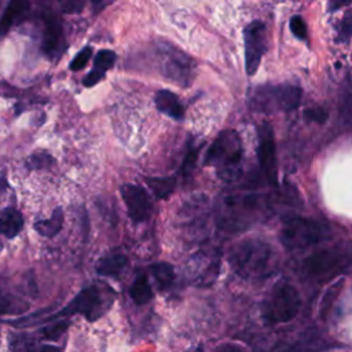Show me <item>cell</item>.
<instances>
[{"label": "cell", "instance_id": "603a6c76", "mask_svg": "<svg viewBox=\"0 0 352 352\" xmlns=\"http://www.w3.org/2000/svg\"><path fill=\"white\" fill-rule=\"evenodd\" d=\"M147 186L153 191L157 199H165L168 198L176 187V179L172 176L168 177H147L146 179Z\"/></svg>", "mask_w": 352, "mask_h": 352}, {"label": "cell", "instance_id": "8fae6325", "mask_svg": "<svg viewBox=\"0 0 352 352\" xmlns=\"http://www.w3.org/2000/svg\"><path fill=\"white\" fill-rule=\"evenodd\" d=\"M257 157L261 166V170L265 179L271 183H276L278 165H276V146H275V135L274 129L270 124L261 122L257 129Z\"/></svg>", "mask_w": 352, "mask_h": 352}, {"label": "cell", "instance_id": "44dd1931", "mask_svg": "<svg viewBox=\"0 0 352 352\" xmlns=\"http://www.w3.org/2000/svg\"><path fill=\"white\" fill-rule=\"evenodd\" d=\"M62 226H63V210L60 208H55L50 219L37 220L33 224V228L38 235L45 238H52L62 230Z\"/></svg>", "mask_w": 352, "mask_h": 352}, {"label": "cell", "instance_id": "30bf717a", "mask_svg": "<svg viewBox=\"0 0 352 352\" xmlns=\"http://www.w3.org/2000/svg\"><path fill=\"white\" fill-rule=\"evenodd\" d=\"M245 67L248 74H254L267 50V28L261 21L250 22L243 30Z\"/></svg>", "mask_w": 352, "mask_h": 352}, {"label": "cell", "instance_id": "9c48e42d", "mask_svg": "<svg viewBox=\"0 0 352 352\" xmlns=\"http://www.w3.org/2000/svg\"><path fill=\"white\" fill-rule=\"evenodd\" d=\"M157 48L161 58L162 73L179 85H190L194 77V60L172 43H158Z\"/></svg>", "mask_w": 352, "mask_h": 352}, {"label": "cell", "instance_id": "7c38bea8", "mask_svg": "<svg viewBox=\"0 0 352 352\" xmlns=\"http://www.w3.org/2000/svg\"><path fill=\"white\" fill-rule=\"evenodd\" d=\"M120 191L132 223L138 224L147 220L151 212V201L147 191L142 186L132 183L122 184Z\"/></svg>", "mask_w": 352, "mask_h": 352}, {"label": "cell", "instance_id": "1f68e13d", "mask_svg": "<svg viewBox=\"0 0 352 352\" xmlns=\"http://www.w3.org/2000/svg\"><path fill=\"white\" fill-rule=\"evenodd\" d=\"M12 294L6 289L3 283H0V315L12 311L14 307Z\"/></svg>", "mask_w": 352, "mask_h": 352}, {"label": "cell", "instance_id": "8992f818", "mask_svg": "<svg viewBox=\"0 0 352 352\" xmlns=\"http://www.w3.org/2000/svg\"><path fill=\"white\" fill-rule=\"evenodd\" d=\"M333 227L324 221L290 214L283 220L279 239L289 252H302L333 238Z\"/></svg>", "mask_w": 352, "mask_h": 352}, {"label": "cell", "instance_id": "ac0fdd59", "mask_svg": "<svg viewBox=\"0 0 352 352\" xmlns=\"http://www.w3.org/2000/svg\"><path fill=\"white\" fill-rule=\"evenodd\" d=\"M29 6L30 4L28 1H21V0H14L7 4L6 10L0 16V37L6 36L11 30L15 22L23 16Z\"/></svg>", "mask_w": 352, "mask_h": 352}, {"label": "cell", "instance_id": "d6986e66", "mask_svg": "<svg viewBox=\"0 0 352 352\" xmlns=\"http://www.w3.org/2000/svg\"><path fill=\"white\" fill-rule=\"evenodd\" d=\"M128 258L124 254L114 253L103 256L96 263V272L103 276H118V274L125 268Z\"/></svg>", "mask_w": 352, "mask_h": 352}, {"label": "cell", "instance_id": "e0dca14e", "mask_svg": "<svg viewBox=\"0 0 352 352\" xmlns=\"http://www.w3.org/2000/svg\"><path fill=\"white\" fill-rule=\"evenodd\" d=\"M23 228V216L15 208H4L0 212V235L12 239Z\"/></svg>", "mask_w": 352, "mask_h": 352}, {"label": "cell", "instance_id": "d6a6232c", "mask_svg": "<svg viewBox=\"0 0 352 352\" xmlns=\"http://www.w3.org/2000/svg\"><path fill=\"white\" fill-rule=\"evenodd\" d=\"M84 7L82 1H77V0H70V1H63L60 3V8L63 12H78L81 8Z\"/></svg>", "mask_w": 352, "mask_h": 352}, {"label": "cell", "instance_id": "2e32d148", "mask_svg": "<svg viewBox=\"0 0 352 352\" xmlns=\"http://www.w3.org/2000/svg\"><path fill=\"white\" fill-rule=\"evenodd\" d=\"M154 102H155V106L160 110V113H162V114H165V116H168L170 118H175L177 121L183 120V117H184V107L180 103V100L176 96V94H173L172 91H169V89H160L155 94Z\"/></svg>", "mask_w": 352, "mask_h": 352}, {"label": "cell", "instance_id": "cb8c5ba5", "mask_svg": "<svg viewBox=\"0 0 352 352\" xmlns=\"http://www.w3.org/2000/svg\"><path fill=\"white\" fill-rule=\"evenodd\" d=\"M70 324L69 319H59L51 323H47L41 329V338L45 341H56L60 338V336L65 334Z\"/></svg>", "mask_w": 352, "mask_h": 352}, {"label": "cell", "instance_id": "e575fe53", "mask_svg": "<svg viewBox=\"0 0 352 352\" xmlns=\"http://www.w3.org/2000/svg\"><path fill=\"white\" fill-rule=\"evenodd\" d=\"M186 352H204V346L202 345H194V346L188 348Z\"/></svg>", "mask_w": 352, "mask_h": 352}, {"label": "cell", "instance_id": "9a60e30c", "mask_svg": "<svg viewBox=\"0 0 352 352\" xmlns=\"http://www.w3.org/2000/svg\"><path fill=\"white\" fill-rule=\"evenodd\" d=\"M116 59H117V55L111 50L98 51L94 58V69L84 77L82 84L85 87L96 85L104 77L106 72L113 67V65L116 63Z\"/></svg>", "mask_w": 352, "mask_h": 352}, {"label": "cell", "instance_id": "6da1fadb", "mask_svg": "<svg viewBox=\"0 0 352 352\" xmlns=\"http://www.w3.org/2000/svg\"><path fill=\"white\" fill-rule=\"evenodd\" d=\"M268 201L254 192H232L220 198L216 209L217 228L226 234H236L265 214Z\"/></svg>", "mask_w": 352, "mask_h": 352}, {"label": "cell", "instance_id": "7a4b0ae2", "mask_svg": "<svg viewBox=\"0 0 352 352\" xmlns=\"http://www.w3.org/2000/svg\"><path fill=\"white\" fill-rule=\"evenodd\" d=\"M228 260L238 275L250 280L271 276L279 265V256L274 246L258 238L243 239L234 245Z\"/></svg>", "mask_w": 352, "mask_h": 352}, {"label": "cell", "instance_id": "5b68a950", "mask_svg": "<svg viewBox=\"0 0 352 352\" xmlns=\"http://www.w3.org/2000/svg\"><path fill=\"white\" fill-rule=\"evenodd\" d=\"M243 147L236 131L227 129L220 132L205 155V165L216 169V173L224 182H235L242 175Z\"/></svg>", "mask_w": 352, "mask_h": 352}, {"label": "cell", "instance_id": "3957f363", "mask_svg": "<svg viewBox=\"0 0 352 352\" xmlns=\"http://www.w3.org/2000/svg\"><path fill=\"white\" fill-rule=\"evenodd\" d=\"M352 268V241H338L312 252L302 263L304 274L319 283L329 282Z\"/></svg>", "mask_w": 352, "mask_h": 352}, {"label": "cell", "instance_id": "52a82bcc", "mask_svg": "<svg viewBox=\"0 0 352 352\" xmlns=\"http://www.w3.org/2000/svg\"><path fill=\"white\" fill-rule=\"evenodd\" d=\"M301 298L297 289L280 280L272 286L263 301L261 314L268 324L287 323L294 319L300 311Z\"/></svg>", "mask_w": 352, "mask_h": 352}, {"label": "cell", "instance_id": "4dcf8cb0", "mask_svg": "<svg viewBox=\"0 0 352 352\" xmlns=\"http://www.w3.org/2000/svg\"><path fill=\"white\" fill-rule=\"evenodd\" d=\"M19 352H62V348L52 344H34L26 342Z\"/></svg>", "mask_w": 352, "mask_h": 352}, {"label": "cell", "instance_id": "f1b7e54d", "mask_svg": "<svg viewBox=\"0 0 352 352\" xmlns=\"http://www.w3.org/2000/svg\"><path fill=\"white\" fill-rule=\"evenodd\" d=\"M337 33L341 41H348L352 37V12L344 15L337 28Z\"/></svg>", "mask_w": 352, "mask_h": 352}, {"label": "cell", "instance_id": "ffe728a7", "mask_svg": "<svg viewBox=\"0 0 352 352\" xmlns=\"http://www.w3.org/2000/svg\"><path fill=\"white\" fill-rule=\"evenodd\" d=\"M154 293L146 274H139L129 286V297L138 305H144L151 301Z\"/></svg>", "mask_w": 352, "mask_h": 352}, {"label": "cell", "instance_id": "ba28073f", "mask_svg": "<svg viewBox=\"0 0 352 352\" xmlns=\"http://www.w3.org/2000/svg\"><path fill=\"white\" fill-rule=\"evenodd\" d=\"M301 100V88L293 84L260 85L250 95V107L254 111L275 113L292 111L298 107Z\"/></svg>", "mask_w": 352, "mask_h": 352}, {"label": "cell", "instance_id": "277c9868", "mask_svg": "<svg viewBox=\"0 0 352 352\" xmlns=\"http://www.w3.org/2000/svg\"><path fill=\"white\" fill-rule=\"evenodd\" d=\"M113 301L114 292L110 287L94 283L81 289L62 309L41 318L36 324H47L73 315H81L88 322H96L110 309Z\"/></svg>", "mask_w": 352, "mask_h": 352}, {"label": "cell", "instance_id": "4316f807", "mask_svg": "<svg viewBox=\"0 0 352 352\" xmlns=\"http://www.w3.org/2000/svg\"><path fill=\"white\" fill-rule=\"evenodd\" d=\"M91 56H92V48H91L89 45L84 47V48H82L81 51H78L77 55L73 58V60H72L70 65H69V69H70L72 72H78V70H81L82 67H85V65L88 63V60L91 59Z\"/></svg>", "mask_w": 352, "mask_h": 352}, {"label": "cell", "instance_id": "d4e9b609", "mask_svg": "<svg viewBox=\"0 0 352 352\" xmlns=\"http://www.w3.org/2000/svg\"><path fill=\"white\" fill-rule=\"evenodd\" d=\"M199 150H201V146H195L192 142L188 143L187 153H186V155L183 158V162H182V166H180V173L184 177H188L192 173V170L195 168L198 154H199Z\"/></svg>", "mask_w": 352, "mask_h": 352}, {"label": "cell", "instance_id": "f546056e", "mask_svg": "<svg viewBox=\"0 0 352 352\" xmlns=\"http://www.w3.org/2000/svg\"><path fill=\"white\" fill-rule=\"evenodd\" d=\"M327 111L323 107H309L304 111V118L307 121L311 122H318V124H323L327 120Z\"/></svg>", "mask_w": 352, "mask_h": 352}, {"label": "cell", "instance_id": "484cf974", "mask_svg": "<svg viewBox=\"0 0 352 352\" xmlns=\"http://www.w3.org/2000/svg\"><path fill=\"white\" fill-rule=\"evenodd\" d=\"M54 162V158L48 153H33L28 161V166L32 169H44L50 168L51 164Z\"/></svg>", "mask_w": 352, "mask_h": 352}, {"label": "cell", "instance_id": "4fadbf2b", "mask_svg": "<svg viewBox=\"0 0 352 352\" xmlns=\"http://www.w3.org/2000/svg\"><path fill=\"white\" fill-rule=\"evenodd\" d=\"M43 29V51L50 59H58L66 48V37L60 19L50 12L45 14Z\"/></svg>", "mask_w": 352, "mask_h": 352}, {"label": "cell", "instance_id": "7402d4cb", "mask_svg": "<svg viewBox=\"0 0 352 352\" xmlns=\"http://www.w3.org/2000/svg\"><path fill=\"white\" fill-rule=\"evenodd\" d=\"M150 274L154 278L157 287L164 292L168 290L169 287H172L173 282H175V270L172 267V264L165 263V261H160V263H154L150 265Z\"/></svg>", "mask_w": 352, "mask_h": 352}, {"label": "cell", "instance_id": "83f0119b", "mask_svg": "<svg viewBox=\"0 0 352 352\" xmlns=\"http://www.w3.org/2000/svg\"><path fill=\"white\" fill-rule=\"evenodd\" d=\"M289 28L292 33L300 38V40H307L308 38V29L304 22V19L300 15H293L289 21Z\"/></svg>", "mask_w": 352, "mask_h": 352}, {"label": "cell", "instance_id": "5bb4252c", "mask_svg": "<svg viewBox=\"0 0 352 352\" xmlns=\"http://www.w3.org/2000/svg\"><path fill=\"white\" fill-rule=\"evenodd\" d=\"M219 257L213 252H198L188 263L192 282L197 285H210L219 274Z\"/></svg>", "mask_w": 352, "mask_h": 352}, {"label": "cell", "instance_id": "836d02e7", "mask_svg": "<svg viewBox=\"0 0 352 352\" xmlns=\"http://www.w3.org/2000/svg\"><path fill=\"white\" fill-rule=\"evenodd\" d=\"M214 352H242L241 346L236 345V344H232V342H224V344H220Z\"/></svg>", "mask_w": 352, "mask_h": 352}]
</instances>
